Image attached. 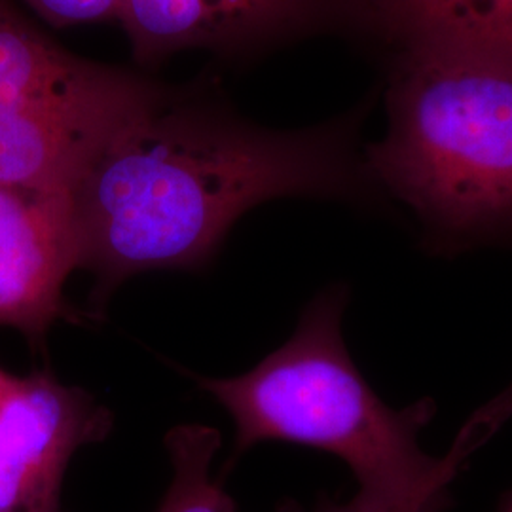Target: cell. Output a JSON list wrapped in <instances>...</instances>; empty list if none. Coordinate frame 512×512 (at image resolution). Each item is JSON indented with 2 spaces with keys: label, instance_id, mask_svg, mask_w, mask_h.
I'll use <instances>...</instances> for the list:
<instances>
[{
  "label": "cell",
  "instance_id": "obj_1",
  "mask_svg": "<svg viewBox=\"0 0 512 512\" xmlns=\"http://www.w3.org/2000/svg\"><path fill=\"white\" fill-rule=\"evenodd\" d=\"M357 110L304 129L262 128L162 86L112 131L69 192L78 270L103 308L133 275L209 262L247 211L281 198L372 205Z\"/></svg>",
  "mask_w": 512,
  "mask_h": 512
},
{
  "label": "cell",
  "instance_id": "obj_2",
  "mask_svg": "<svg viewBox=\"0 0 512 512\" xmlns=\"http://www.w3.org/2000/svg\"><path fill=\"white\" fill-rule=\"evenodd\" d=\"M382 139L363 148L384 196L406 205L439 256L512 245V54L397 48Z\"/></svg>",
  "mask_w": 512,
  "mask_h": 512
},
{
  "label": "cell",
  "instance_id": "obj_3",
  "mask_svg": "<svg viewBox=\"0 0 512 512\" xmlns=\"http://www.w3.org/2000/svg\"><path fill=\"white\" fill-rule=\"evenodd\" d=\"M348 298L346 285L321 291L293 336L258 365L234 378L198 380L234 421V458L260 442H289L342 459L363 490L450 488L486 439L465 425L444 456L421 448L437 406L421 399L393 408L370 387L342 330Z\"/></svg>",
  "mask_w": 512,
  "mask_h": 512
},
{
  "label": "cell",
  "instance_id": "obj_4",
  "mask_svg": "<svg viewBox=\"0 0 512 512\" xmlns=\"http://www.w3.org/2000/svg\"><path fill=\"white\" fill-rule=\"evenodd\" d=\"M162 84L67 52L0 0V184L69 194Z\"/></svg>",
  "mask_w": 512,
  "mask_h": 512
},
{
  "label": "cell",
  "instance_id": "obj_5",
  "mask_svg": "<svg viewBox=\"0 0 512 512\" xmlns=\"http://www.w3.org/2000/svg\"><path fill=\"white\" fill-rule=\"evenodd\" d=\"M118 21L141 65L183 50L243 55L327 31L365 33V0H122Z\"/></svg>",
  "mask_w": 512,
  "mask_h": 512
},
{
  "label": "cell",
  "instance_id": "obj_6",
  "mask_svg": "<svg viewBox=\"0 0 512 512\" xmlns=\"http://www.w3.org/2000/svg\"><path fill=\"white\" fill-rule=\"evenodd\" d=\"M112 425L107 406L50 370L14 376L0 406V512H65L71 459L107 439Z\"/></svg>",
  "mask_w": 512,
  "mask_h": 512
},
{
  "label": "cell",
  "instance_id": "obj_7",
  "mask_svg": "<svg viewBox=\"0 0 512 512\" xmlns=\"http://www.w3.org/2000/svg\"><path fill=\"white\" fill-rule=\"evenodd\" d=\"M78 270L69 194L0 184V329L42 344L71 308L63 289Z\"/></svg>",
  "mask_w": 512,
  "mask_h": 512
},
{
  "label": "cell",
  "instance_id": "obj_8",
  "mask_svg": "<svg viewBox=\"0 0 512 512\" xmlns=\"http://www.w3.org/2000/svg\"><path fill=\"white\" fill-rule=\"evenodd\" d=\"M366 29L395 48L440 44L512 54V0H365Z\"/></svg>",
  "mask_w": 512,
  "mask_h": 512
},
{
  "label": "cell",
  "instance_id": "obj_9",
  "mask_svg": "<svg viewBox=\"0 0 512 512\" xmlns=\"http://www.w3.org/2000/svg\"><path fill=\"white\" fill-rule=\"evenodd\" d=\"M171 482L156 512H238L220 476L213 475L220 433L215 427L184 423L165 437Z\"/></svg>",
  "mask_w": 512,
  "mask_h": 512
},
{
  "label": "cell",
  "instance_id": "obj_10",
  "mask_svg": "<svg viewBox=\"0 0 512 512\" xmlns=\"http://www.w3.org/2000/svg\"><path fill=\"white\" fill-rule=\"evenodd\" d=\"M450 501V488H427L420 492H374L359 488L348 501L327 499L311 511L283 507L279 512H440Z\"/></svg>",
  "mask_w": 512,
  "mask_h": 512
},
{
  "label": "cell",
  "instance_id": "obj_11",
  "mask_svg": "<svg viewBox=\"0 0 512 512\" xmlns=\"http://www.w3.org/2000/svg\"><path fill=\"white\" fill-rule=\"evenodd\" d=\"M40 18L55 27L118 19L122 0H25Z\"/></svg>",
  "mask_w": 512,
  "mask_h": 512
},
{
  "label": "cell",
  "instance_id": "obj_12",
  "mask_svg": "<svg viewBox=\"0 0 512 512\" xmlns=\"http://www.w3.org/2000/svg\"><path fill=\"white\" fill-rule=\"evenodd\" d=\"M512 414V382L507 385L497 397H494L490 403L484 404L475 416L471 418L480 429L486 433L494 435L495 431L511 418Z\"/></svg>",
  "mask_w": 512,
  "mask_h": 512
},
{
  "label": "cell",
  "instance_id": "obj_13",
  "mask_svg": "<svg viewBox=\"0 0 512 512\" xmlns=\"http://www.w3.org/2000/svg\"><path fill=\"white\" fill-rule=\"evenodd\" d=\"M12 382H14V374H10V372H6L4 368H0V406L4 403V397H6V393L10 391Z\"/></svg>",
  "mask_w": 512,
  "mask_h": 512
},
{
  "label": "cell",
  "instance_id": "obj_14",
  "mask_svg": "<svg viewBox=\"0 0 512 512\" xmlns=\"http://www.w3.org/2000/svg\"><path fill=\"white\" fill-rule=\"evenodd\" d=\"M497 512H512V490L509 494L503 497L501 505H499V511Z\"/></svg>",
  "mask_w": 512,
  "mask_h": 512
}]
</instances>
